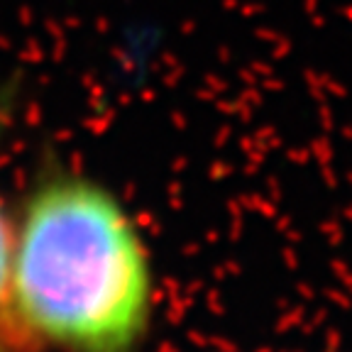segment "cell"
<instances>
[{
	"label": "cell",
	"mask_w": 352,
	"mask_h": 352,
	"mask_svg": "<svg viewBox=\"0 0 352 352\" xmlns=\"http://www.w3.org/2000/svg\"><path fill=\"white\" fill-rule=\"evenodd\" d=\"M6 120V113L0 108V125ZM10 245L12 228L0 201V352H15V323L10 316Z\"/></svg>",
	"instance_id": "2"
},
{
	"label": "cell",
	"mask_w": 352,
	"mask_h": 352,
	"mask_svg": "<svg viewBox=\"0 0 352 352\" xmlns=\"http://www.w3.org/2000/svg\"><path fill=\"white\" fill-rule=\"evenodd\" d=\"M15 330L59 352H138L154 311L147 242L122 201L78 171H44L12 228Z\"/></svg>",
	"instance_id": "1"
}]
</instances>
